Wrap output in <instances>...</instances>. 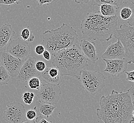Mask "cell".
I'll return each instance as SVG.
<instances>
[{
  "label": "cell",
  "instance_id": "obj_1",
  "mask_svg": "<svg viewBox=\"0 0 134 123\" xmlns=\"http://www.w3.org/2000/svg\"><path fill=\"white\" fill-rule=\"evenodd\" d=\"M99 108L96 110L98 118L105 123L134 122V103L128 91L113 90L110 94L102 96Z\"/></svg>",
  "mask_w": 134,
  "mask_h": 123
},
{
  "label": "cell",
  "instance_id": "obj_2",
  "mask_svg": "<svg viewBox=\"0 0 134 123\" xmlns=\"http://www.w3.org/2000/svg\"><path fill=\"white\" fill-rule=\"evenodd\" d=\"M118 15L106 17L99 11L88 13L80 24L81 32L91 40L109 41L118 29Z\"/></svg>",
  "mask_w": 134,
  "mask_h": 123
},
{
  "label": "cell",
  "instance_id": "obj_3",
  "mask_svg": "<svg viewBox=\"0 0 134 123\" xmlns=\"http://www.w3.org/2000/svg\"><path fill=\"white\" fill-rule=\"evenodd\" d=\"M53 56L52 64L59 70L61 76L79 80L82 70L88 66V61L77 44L57 52Z\"/></svg>",
  "mask_w": 134,
  "mask_h": 123
},
{
  "label": "cell",
  "instance_id": "obj_4",
  "mask_svg": "<svg viewBox=\"0 0 134 123\" xmlns=\"http://www.w3.org/2000/svg\"><path fill=\"white\" fill-rule=\"evenodd\" d=\"M42 36L41 44L52 56L61 50L77 44L79 40L77 30L66 23H63L58 28L44 31Z\"/></svg>",
  "mask_w": 134,
  "mask_h": 123
},
{
  "label": "cell",
  "instance_id": "obj_5",
  "mask_svg": "<svg viewBox=\"0 0 134 123\" xmlns=\"http://www.w3.org/2000/svg\"><path fill=\"white\" fill-rule=\"evenodd\" d=\"M79 80L85 91L93 96L101 92L106 85L105 75L97 71L83 69Z\"/></svg>",
  "mask_w": 134,
  "mask_h": 123
},
{
  "label": "cell",
  "instance_id": "obj_6",
  "mask_svg": "<svg viewBox=\"0 0 134 123\" xmlns=\"http://www.w3.org/2000/svg\"><path fill=\"white\" fill-rule=\"evenodd\" d=\"M114 37L120 41L125 50V56L129 60V64L134 63V27L121 24L114 35Z\"/></svg>",
  "mask_w": 134,
  "mask_h": 123
},
{
  "label": "cell",
  "instance_id": "obj_7",
  "mask_svg": "<svg viewBox=\"0 0 134 123\" xmlns=\"http://www.w3.org/2000/svg\"><path fill=\"white\" fill-rule=\"evenodd\" d=\"M37 94L39 100L42 102L49 103L54 105L57 104L60 100L62 91L59 85L44 83L41 84Z\"/></svg>",
  "mask_w": 134,
  "mask_h": 123
},
{
  "label": "cell",
  "instance_id": "obj_8",
  "mask_svg": "<svg viewBox=\"0 0 134 123\" xmlns=\"http://www.w3.org/2000/svg\"><path fill=\"white\" fill-rule=\"evenodd\" d=\"M25 106L20 103L14 101L6 106L3 113V118L8 123L29 122L26 119Z\"/></svg>",
  "mask_w": 134,
  "mask_h": 123
},
{
  "label": "cell",
  "instance_id": "obj_9",
  "mask_svg": "<svg viewBox=\"0 0 134 123\" xmlns=\"http://www.w3.org/2000/svg\"><path fill=\"white\" fill-rule=\"evenodd\" d=\"M6 51L14 57L25 61L31 54V47L28 43L21 37L12 39L8 43Z\"/></svg>",
  "mask_w": 134,
  "mask_h": 123
},
{
  "label": "cell",
  "instance_id": "obj_10",
  "mask_svg": "<svg viewBox=\"0 0 134 123\" xmlns=\"http://www.w3.org/2000/svg\"><path fill=\"white\" fill-rule=\"evenodd\" d=\"M24 61L6 51L0 52V63L8 71L11 77H17Z\"/></svg>",
  "mask_w": 134,
  "mask_h": 123
},
{
  "label": "cell",
  "instance_id": "obj_11",
  "mask_svg": "<svg viewBox=\"0 0 134 123\" xmlns=\"http://www.w3.org/2000/svg\"><path fill=\"white\" fill-rule=\"evenodd\" d=\"M36 61L37 59L35 57H30L26 59L16 77L17 79L20 82H27L32 77H38L39 72L35 68Z\"/></svg>",
  "mask_w": 134,
  "mask_h": 123
},
{
  "label": "cell",
  "instance_id": "obj_12",
  "mask_svg": "<svg viewBox=\"0 0 134 123\" xmlns=\"http://www.w3.org/2000/svg\"><path fill=\"white\" fill-rule=\"evenodd\" d=\"M103 60L106 64V68L103 72L109 73L112 77H119L127 69L129 64L125 59H103Z\"/></svg>",
  "mask_w": 134,
  "mask_h": 123
},
{
  "label": "cell",
  "instance_id": "obj_13",
  "mask_svg": "<svg viewBox=\"0 0 134 123\" xmlns=\"http://www.w3.org/2000/svg\"><path fill=\"white\" fill-rule=\"evenodd\" d=\"M83 54L88 62L95 64L99 59L95 43L89 39H82L79 46Z\"/></svg>",
  "mask_w": 134,
  "mask_h": 123
},
{
  "label": "cell",
  "instance_id": "obj_14",
  "mask_svg": "<svg viewBox=\"0 0 134 123\" xmlns=\"http://www.w3.org/2000/svg\"><path fill=\"white\" fill-rule=\"evenodd\" d=\"M126 57L125 50L120 41L112 43L108 45L102 55V58L108 60L123 59Z\"/></svg>",
  "mask_w": 134,
  "mask_h": 123
},
{
  "label": "cell",
  "instance_id": "obj_15",
  "mask_svg": "<svg viewBox=\"0 0 134 123\" xmlns=\"http://www.w3.org/2000/svg\"><path fill=\"white\" fill-rule=\"evenodd\" d=\"M38 77L41 82L59 85L62 82L59 70L57 67H46L44 71L39 72Z\"/></svg>",
  "mask_w": 134,
  "mask_h": 123
},
{
  "label": "cell",
  "instance_id": "obj_16",
  "mask_svg": "<svg viewBox=\"0 0 134 123\" xmlns=\"http://www.w3.org/2000/svg\"><path fill=\"white\" fill-rule=\"evenodd\" d=\"M15 35V32L10 24L6 23L0 26V49L7 46Z\"/></svg>",
  "mask_w": 134,
  "mask_h": 123
},
{
  "label": "cell",
  "instance_id": "obj_17",
  "mask_svg": "<svg viewBox=\"0 0 134 123\" xmlns=\"http://www.w3.org/2000/svg\"><path fill=\"white\" fill-rule=\"evenodd\" d=\"M56 108V106L49 103L42 102L38 100L36 102V106L34 107V109L36 111L37 116L49 118Z\"/></svg>",
  "mask_w": 134,
  "mask_h": 123
},
{
  "label": "cell",
  "instance_id": "obj_18",
  "mask_svg": "<svg viewBox=\"0 0 134 123\" xmlns=\"http://www.w3.org/2000/svg\"><path fill=\"white\" fill-rule=\"evenodd\" d=\"M99 13L102 15L111 17L118 15V8L116 5L111 4H103L99 6Z\"/></svg>",
  "mask_w": 134,
  "mask_h": 123
},
{
  "label": "cell",
  "instance_id": "obj_19",
  "mask_svg": "<svg viewBox=\"0 0 134 123\" xmlns=\"http://www.w3.org/2000/svg\"><path fill=\"white\" fill-rule=\"evenodd\" d=\"M120 17L124 21H127L129 26H134V10L129 6L122 8L120 11Z\"/></svg>",
  "mask_w": 134,
  "mask_h": 123
},
{
  "label": "cell",
  "instance_id": "obj_20",
  "mask_svg": "<svg viewBox=\"0 0 134 123\" xmlns=\"http://www.w3.org/2000/svg\"><path fill=\"white\" fill-rule=\"evenodd\" d=\"M91 4L93 6H99L103 4H111L116 5L119 8L120 6L123 4L124 0H90Z\"/></svg>",
  "mask_w": 134,
  "mask_h": 123
},
{
  "label": "cell",
  "instance_id": "obj_21",
  "mask_svg": "<svg viewBox=\"0 0 134 123\" xmlns=\"http://www.w3.org/2000/svg\"><path fill=\"white\" fill-rule=\"evenodd\" d=\"M20 37L24 41L27 42H32L35 39V36L34 35L33 31L31 30L30 27H26L23 28L21 32Z\"/></svg>",
  "mask_w": 134,
  "mask_h": 123
},
{
  "label": "cell",
  "instance_id": "obj_22",
  "mask_svg": "<svg viewBox=\"0 0 134 123\" xmlns=\"http://www.w3.org/2000/svg\"><path fill=\"white\" fill-rule=\"evenodd\" d=\"M10 76L4 67L0 66V85L8 84Z\"/></svg>",
  "mask_w": 134,
  "mask_h": 123
},
{
  "label": "cell",
  "instance_id": "obj_23",
  "mask_svg": "<svg viewBox=\"0 0 134 123\" xmlns=\"http://www.w3.org/2000/svg\"><path fill=\"white\" fill-rule=\"evenodd\" d=\"M28 82L29 87L32 90H38L42 84L41 80L39 77L37 76L32 77Z\"/></svg>",
  "mask_w": 134,
  "mask_h": 123
},
{
  "label": "cell",
  "instance_id": "obj_24",
  "mask_svg": "<svg viewBox=\"0 0 134 123\" xmlns=\"http://www.w3.org/2000/svg\"><path fill=\"white\" fill-rule=\"evenodd\" d=\"M35 97V94L34 92L26 91L23 93L22 96V99L23 102L27 105H31L34 101V98Z\"/></svg>",
  "mask_w": 134,
  "mask_h": 123
},
{
  "label": "cell",
  "instance_id": "obj_25",
  "mask_svg": "<svg viewBox=\"0 0 134 123\" xmlns=\"http://www.w3.org/2000/svg\"><path fill=\"white\" fill-rule=\"evenodd\" d=\"M25 115L26 119L28 120L33 121V122H34V121L37 116V114L35 110H34V109H30L26 111Z\"/></svg>",
  "mask_w": 134,
  "mask_h": 123
},
{
  "label": "cell",
  "instance_id": "obj_26",
  "mask_svg": "<svg viewBox=\"0 0 134 123\" xmlns=\"http://www.w3.org/2000/svg\"><path fill=\"white\" fill-rule=\"evenodd\" d=\"M23 0H0V4L12 6L13 4H18Z\"/></svg>",
  "mask_w": 134,
  "mask_h": 123
},
{
  "label": "cell",
  "instance_id": "obj_27",
  "mask_svg": "<svg viewBox=\"0 0 134 123\" xmlns=\"http://www.w3.org/2000/svg\"><path fill=\"white\" fill-rule=\"evenodd\" d=\"M46 64L44 61H38L35 63V68L37 71L42 72L44 71L46 68Z\"/></svg>",
  "mask_w": 134,
  "mask_h": 123
},
{
  "label": "cell",
  "instance_id": "obj_28",
  "mask_svg": "<svg viewBox=\"0 0 134 123\" xmlns=\"http://www.w3.org/2000/svg\"><path fill=\"white\" fill-rule=\"evenodd\" d=\"M45 49H46L45 48V47L43 45H42L41 44H40V45L37 46L35 47V52L38 55L41 56V55H42V54L44 52Z\"/></svg>",
  "mask_w": 134,
  "mask_h": 123
},
{
  "label": "cell",
  "instance_id": "obj_29",
  "mask_svg": "<svg viewBox=\"0 0 134 123\" xmlns=\"http://www.w3.org/2000/svg\"><path fill=\"white\" fill-rule=\"evenodd\" d=\"M125 72L126 73V80L127 81L131 82H134V71L132 70L130 72H126L125 71Z\"/></svg>",
  "mask_w": 134,
  "mask_h": 123
},
{
  "label": "cell",
  "instance_id": "obj_30",
  "mask_svg": "<svg viewBox=\"0 0 134 123\" xmlns=\"http://www.w3.org/2000/svg\"><path fill=\"white\" fill-rule=\"evenodd\" d=\"M38 4L39 6H42L44 4L49 5L54 2L55 0H37Z\"/></svg>",
  "mask_w": 134,
  "mask_h": 123
},
{
  "label": "cell",
  "instance_id": "obj_31",
  "mask_svg": "<svg viewBox=\"0 0 134 123\" xmlns=\"http://www.w3.org/2000/svg\"><path fill=\"white\" fill-rule=\"evenodd\" d=\"M42 56L44 58V59L46 60L47 61H49L51 58V54L50 53L48 50L45 49L44 52L42 54Z\"/></svg>",
  "mask_w": 134,
  "mask_h": 123
},
{
  "label": "cell",
  "instance_id": "obj_32",
  "mask_svg": "<svg viewBox=\"0 0 134 123\" xmlns=\"http://www.w3.org/2000/svg\"><path fill=\"white\" fill-rule=\"evenodd\" d=\"M129 92V94L131 96L132 100L133 101H134V85H132L131 88L127 90Z\"/></svg>",
  "mask_w": 134,
  "mask_h": 123
},
{
  "label": "cell",
  "instance_id": "obj_33",
  "mask_svg": "<svg viewBox=\"0 0 134 123\" xmlns=\"http://www.w3.org/2000/svg\"><path fill=\"white\" fill-rule=\"evenodd\" d=\"M74 2L77 4H87L88 3L90 0H74Z\"/></svg>",
  "mask_w": 134,
  "mask_h": 123
}]
</instances>
